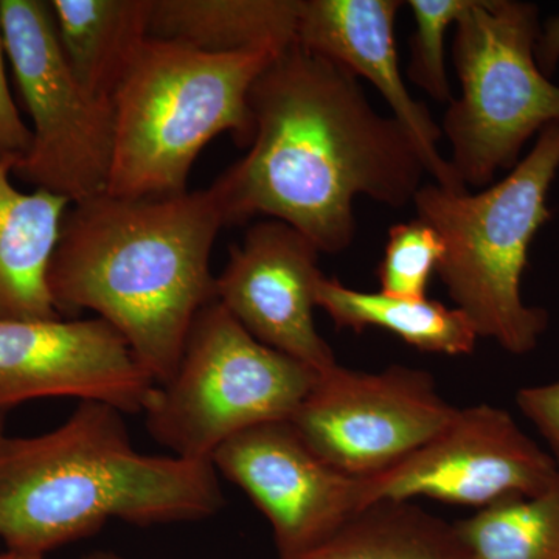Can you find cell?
Wrapping results in <instances>:
<instances>
[{"label": "cell", "mask_w": 559, "mask_h": 559, "mask_svg": "<svg viewBox=\"0 0 559 559\" xmlns=\"http://www.w3.org/2000/svg\"><path fill=\"white\" fill-rule=\"evenodd\" d=\"M226 506L209 460L132 447L123 412L80 401L61 426L9 436L0 414V546L40 555L100 532L209 520Z\"/></svg>", "instance_id": "obj_3"}, {"label": "cell", "mask_w": 559, "mask_h": 559, "mask_svg": "<svg viewBox=\"0 0 559 559\" xmlns=\"http://www.w3.org/2000/svg\"><path fill=\"white\" fill-rule=\"evenodd\" d=\"M535 60L544 75H551L559 62V17H554L539 33L535 46Z\"/></svg>", "instance_id": "obj_25"}, {"label": "cell", "mask_w": 559, "mask_h": 559, "mask_svg": "<svg viewBox=\"0 0 559 559\" xmlns=\"http://www.w3.org/2000/svg\"><path fill=\"white\" fill-rule=\"evenodd\" d=\"M559 170V121L540 131L535 148L506 179L480 191L423 183L417 216L437 230L444 253L437 274L477 336L511 355L533 352L549 323L543 308L527 307L521 280L530 242L550 219L547 193Z\"/></svg>", "instance_id": "obj_5"}, {"label": "cell", "mask_w": 559, "mask_h": 559, "mask_svg": "<svg viewBox=\"0 0 559 559\" xmlns=\"http://www.w3.org/2000/svg\"><path fill=\"white\" fill-rule=\"evenodd\" d=\"M559 474L554 455L489 404L459 409L439 436L377 477L362 479V507L426 498L481 510L528 498Z\"/></svg>", "instance_id": "obj_10"}, {"label": "cell", "mask_w": 559, "mask_h": 559, "mask_svg": "<svg viewBox=\"0 0 559 559\" xmlns=\"http://www.w3.org/2000/svg\"><path fill=\"white\" fill-rule=\"evenodd\" d=\"M154 385L100 318L0 320V414L39 399L97 401L140 414Z\"/></svg>", "instance_id": "obj_12"}, {"label": "cell", "mask_w": 559, "mask_h": 559, "mask_svg": "<svg viewBox=\"0 0 559 559\" xmlns=\"http://www.w3.org/2000/svg\"><path fill=\"white\" fill-rule=\"evenodd\" d=\"M293 559H473L457 528L412 502L358 511L330 539Z\"/></svg>", "instance_id": "obj_19"}, {"label": "cell", "mask_w": 559, "mask_h": 559, "mask_svg": "<svg viewBox=\"0 0 559 559\" xmlns=\"http://www.w3.org/2000/svg\"><path fill=\"white\" fill-rule=\"evenodd\" d=\"M314 242L278 219L253 224L215 280L216 300L261 344L312 369L336 366L314 322L323 277Z\"/></svg>", "instance_id": "obj_13"}, {"label": "cell", "mask_w": 559, "mask_h": 559, "mask_svg": "<svg viewBox=\"0 0 559 559\" xmlns=\"http://www.w3.org/2000/svg\"><path fill=\"white\" fill-rule=\"evenodd\" d=\"M249 106L248 154L210 187L226 226L278 219L336 255L355 240L356 198L403 209L421 189L426 168L406 128L371 108L352 72L299 43L253 81Z\"/></svg>", "instance_id": "obj_1"}, {"label": "cell", "mask_w": 559, "mask_h": 559, "mask_svg": "<svg viewBox=\"0 0 559 559\" xmlns=\"http://www.w3.org/2000/svg\"><path fill=\"white\" fill-rule=\"evenodd\" d=\"M473 0H411L415 28L411 40V62L407 75L415 86L433 100L452 102L447 62H444V36L457 22Z\"/></svg>", "instance_id": "obj_22"}, {"label": "cell", "mask_w": 559, "mask_h": 559, "mask_svg": "<svg viewBox=\"0 0 559 559\" xmlns=\"http://www.w3.org/2000/svg\"><path fill=\"white\" fill-rule=\"evenodd\" d=\"M452 60L462 97L441 132L463 186L485 187L518 165L535 132L559 121V87L535 60L538 9L516 0H473L454 24Z\"/></svg>", "instance_id": "obj_7"}, {"label": "cell", "mask_w": 559, "mask_h": 559, "mask_svg": "<svg viewBox=\"0 0 559 559\" xmlns=\"http://www.w3.org/2000/svg\"><path fill=\"white\" fill-rule=\"evenodd\" d=\"M0 559H46V557H40V555L20 554V551L3 550L0 551Z\"/></svg>", "instance_id": "obj_26"}, {"label": "cell", "mask_w": 559, "mask_h": 559, "mask_svg": "<svg viewBox=\"0 0 559 559\" xmlns=\"http://www.w3.org/2000/svg\"><path fill=\"white\" fill-rule=\"evenodd\" d=\"M319 374L261 344L215 300L194 319L178 369L154 385L142 414L173 455L212 462L231 437L293 418Z\"/></svg>", "instance_id": "obj_6"}, {"label": "cell", "mask_w": 559, "mask_h": 559, "mask_svg": "<svg viewBox=\"0 0 559 559\" xmlns=\"http://www.w3.org/2000/svg\"><path fill=\"white\" fill-rule=\"evenodd\" d=\"M5 57V40L0 21V160L16 165L31 148L32 131L21 119L20 110L11 95Z\"/></svg>", "instance_id": "obj_23"}, {"label": "cell", "mask_w": 559, "mask_h": 559, "mask_svg": "<svg viewBox=\"0 0 559 559\" xmlns=\"http://www.w3.org/2000/svg\"><path fill=\"white\" fill-rule=\"evenodd\" d=\"M81 559H124L119 557V555L114 554V551H92V554L86 555V557H83Z\"/></svg>", "instance_id": "obj_27"}, {"label": "cell", "mask_w": 559, "mask_h": 559, "mask_svg": "<svg viewBox=\"0 0 559 559\" xmlns=\"http://www.w3.org/2000/svg\"><path fill=\"white\" fill-rule=\"evenodd\" d=\"M428 371L393 366L322 371L290 423L320 457L355 479L392 469L454 419Z\"/></svg>", "instance_id": "obj_9"}, {"label": "cell", "mask_w": 559, "mask_h": 559, "mask_svg": "<svg viewBox=\"0 0 559 559\" xmlns=\"http://www.w3.org/2000/svg\"><path fill=\"white\" fill-rule=\"evenodd\" d=\"M399 0H300L297 43L369 80L419 151L426 173L443 189L466 191L439 151L443 132L428 108L415 100L401 75L395 44Z\"/></svg>", "instance_id": "obj_14"}, {"label": "cell", "mask_w": 559, "mask_h": 559, "mask_svg": "<svg viewBox=\"0 0 559 559\" xmlns=\"http://www.w3.org/2000/svg\"><path fill=\"white\" fill-rule=\"evenodd\" d=\"M518 406L549 443L559 465V380L518 392Z\"/></svg>", "instance_id": "obj_24"}, {"label": "cell", "mask_w": 559, "mask_h": 559, "mask_svg": "<svg viewBox=\"0 0 559 559\" xmlns=\"http://www.w3.org/2000/svg\"><path fill=\"white\" fill-rule=\"evenodd\" d=\"M14 164L0 160V320L60 319L49 289V267L66 198L14 187Z\"/></svg>", "instance_id": "obj_15"}, {"label": "cell", "mask_w": 559, "mask_h": 559, "mask_svg": "<svg viewBox=\"0 0 559 559\" xmlns=\"http://www.w3.org/2000/svg\"><path fill=\"white\" fill-rule=\"evenodd\" d=\"M212 463L270 522L278 559L316 549L364 509L362 479L320 457L290 419L231 437Z\"/></svg>", "instance_id": "obj_11"}, {"label": "cell", "mask_w": 559, "mask_h": 559, "mask_svg": "<svg viewBox=\"0 0 559 559\" xmlns=\"http://www.w3.org/2000/svg\"><path fill=\"white\" fill-rule=\"evenodd\" d=\"M7 58L31 116L32 143L16 173L70 204L108 190L114 154L112 100L95 97L70 70L50 2L0 0Z\"/></svg>", "instance_id": "obj_8"}, {"label": "cell", "mask_w": 559, "mask_h": 559, "mask_svg": "<svg viewBox=\"0 0 559 559\" xmlns=\"http://www.w3.org/2000/svg\"><path fill=\"white\" fill-rule=\"evenodd\" d=\"M58 43L76 80L112 100L151 38L153 0H50Z\"/></svg>", "instance_id": "obj_17"}, {"label": "cell", "mask_w": 559, "mask_h": 559, "mask_svg": "<svg viewBox=\"0 0 559 559\" xmlns=\"http://www.w3.org/2000/svg\"><path fill=\"white\" fill-rule=\"evenodd\" d=\"M300 0H153L151 38L213 55L278 57L297 44Z\"/></svg>", "instance_id": "obj_16"}, {"label": "cell", "mask_w": 559, "mask_h": 559, "mask_svg": "<svg viewBox=\"0 0 559 559\" xmlns=\"http://www.w3.org/2000/svg\"><path fill=\"white\" fill-rule=\"evenodd\" d=\"M316 301L337 329L355 333H362L369 326L385 330L419 352L471 355L479 340L473 323L462 311L436 300L399 299L381 290L366 293L323 275L316 290Z\"/></svg>", "instance_id": "obj_18"}, {"label": "cell", "mask_w": 559, "mask_h": 559, "mask_svg": "<svg viewBox=\"0 0 559 559\" xmlns=\"http://www.w3.org/2000/svg\"><path fill=\"white\" fill-rule=\"evenodd\" d=\"M272 60L263 53L213 55L171 40H146L112 95L106 193H186L194 160L216 135L230 134L240 148H249L255 134L250 87Z\"/></svg>", "instance_id": "obj_4"}, {"label": "cell", "mask_w": 559, "mask_h": 559, "mask_svg": "<svg viewBox=\"0 0 559 559\" xmlns=\"http://www.w3.org/2000/svg\"><path fill=\"white\" fill-rule=\"evenodd\" d=\"M226 226L212 189L103 193L70 205L49 267L55 308L94 311L156 384L178 369L194 319L216 300L212 249Z\"/></svg>", "instance_id": "obj_2"}, {"label": "cell", "mask_w": 559, "mask_h": 559, "mask_svg": "<svg viewBox=\"0 0 559 559\" xmlns=\"http://www.w3.org/2000/svg\"><path fill=\"white\" fill-rule=\"evenodd\" d=\"M443 253L440 235L418 218L390 227L384 259L378 267L381 293L406 300L428 299L430 275Z\"/></svg>", "instance_id": "obj_21"}, {"label": "cell", "mask_w": 559, "mask_h": 559, "mask_svg": "<svg viewBox=\"0 0 559 559\" xmlns=\"http://www.w3.org/2000/svg\"><path fill=\"white\" fill-rule=\"evenodd\" d=\"M473 559H559V474L549 488L455 522Z\"/></svg>", "instance_id": "obj_20"}]
</instances>
